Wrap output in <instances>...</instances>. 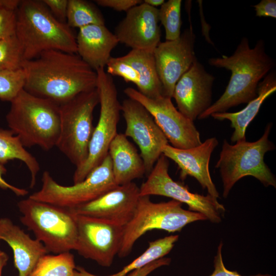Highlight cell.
Returning <instances> with one entry per match:
<instances>
[{"label":"cell","mask_w":276,"mask_h":276,"mask_svg":"<svg viewBox=\"0 0 276 276\" xmlns=\"http://www.w3.org/2000/svg\"><path fill=\"white\" fill-rule=\"evenodd\" d=\"M28 93L58 106L97 87V74L77 54L48 50L22 65Z\"/></svg>","instance_id":"6da1fadb"},{"label":"cell","mask_w":276,"mask_h":276,"mask_svg":"<svg viewBox=\"0 0 276 276\" xmlns=\"http://www.w3.org/2000/svg\"><path fill=\"white\" fill-rule=\"evenodd\" d=\"M211 66L231 71V77L223 94L204 112L199 120L215 113L226 112L231 107L248 103L257 96L260 81L274 66L275 62L266 52L264 42L259 39L254 48L247 37H243L233 54L230 56L208 59Z\"/></svg>","instance_id":"7a4b0ae2"},{"label":"cell","mask_w":276,"mask_h":276,"mask_svg":"<svg viewBox=\"0 0 276 276\" xmlns=\"http://www.w3.org/2000/svg\"><path fill=\"white\" fill-rule=\"evenodd\" d=\"M15 35L26 60L48 50L77 54L72 29L56 19L42 1L20 0L15 10Z\"/></svg>","instance_id":"3957f363"},{"label":"cell","mask_w":276,"mask_h":276,"mask_svg":"<svg viewBox=\"0 0 276 276\" xmlns=\"http://www.w3.org/2000/svg\"><path fill=\"white\" fill-rule=\"evenodd\" d=\"M10 103L7 123L25 147L38 146L49 151L56 147L60 132L59 106L24 88Z\"/></svg>","instance_id":"277c9868"},{"label":"cell","mask_w":276,"mask_h":276,"mask_svg":"<svg viewBox=\"0 0 276 276\" xmlns=\"http://www.w3.org/2000/svg\"><path fill=\"white\" fill-rule=\"evenodd\" d=\"M21 222L34 234L48 252L58 254L75 250L77 226L70 209L29 197L17 203Z\"/></svg>","instance_id":"5b68a950"},{"label":"cell","mask_w":276,"mask_h":276,"mask_svg":"<svg viewBox=\"0 0 276 276\" xmlns=\"http://www.w3.org/2000/svg\"><path fill=\"white\" fill-rule=\"evenodd\" d=\"M272 123L266 126L262 136L255 142L240 141L234 145L224 140L215 168L219 169L223 183V196L226 198L236 182L246 176L259 180L265 187H276L274 175L265 163L264 155L275 147L269 139Z\"/></svg>","instance_id":"8992f818"},{"label":"cell","mask_w":276,"mask_h":276,"mask_svg":"<svg viewBox=\"0 0 276 276\" xmlns=\"http://www.w3.org/2000/svg\"><path fill=\"white\" fill-rule=\"evenodd\" d=\"M206 220L200 213L183 209L182 203L177 201L155 203L149 196H140L131 219L124 226L118 255L120 258L128 256L137 240L148 231L180 232L190 223Z\"/></svg>","instance_id":"52a82bcc"},{"label":"cell","mask_w":276,"mask_h":276,"mask_svg":"<svg viewBox=\"0 0 276 276\" xmlns=\"http://www.w3.org/2000/svg\"><path fill=\"white\" fill-rule=\"evenodd\" d=\"M99 103L97 87L79 94L59 106L60 132L56 147L78 168L87 159L95 127L93 112Z\"/></svg>","instance_id":"ba28073f"},{"label":"cell","mask_w":276,"mask_h":276,"mask_svg":"<svg viewBox=\"0 0 276 276\" xmlns=\"http://www.w3.org/2000/svg\"><path fill=\"white\" fill-rule=\"evenodd\" d=\"M97 74V87L99 95L100 115L95 127L88 147L87 159L76 168L74 184L83 181L95 168L100 165L108 154L109 145L117 134V127L122 109L118 91L112 76L100 68Z\"/></svg>","instance_id":"9c48e42d"},{"label":"cell","mask_w":276,"mask_h":276,"mask_svg":"<svg viewBox=\"0 0 276 276\" xmlns=\"http://www.w3.org/2000/svg\"><path fill=\"white\" fill-rule=\"evenodd\" d=\"M41 182L40 189L29 198L69 209L93 201L117 186L109 154L80 182L70 186H62L47 171L43 173Z\"/></svg>","instance_id":"30bf717a"},{"label":"cell","mask_w":276,"mask_h":276,"mask_svg":"<svg viewBox=\"0 0 276 276\" xmlns=\"http://www.w3.org/2000/svg\"><path fill=\"white\" fill-rule=\"evenodd\" d=\"M168 158L162 154L147 179L140 187L141 196L158 195L186 204L190 211L200 213L213 223L221 221L225 209L217 198L190 192L187 186L174 181L169 175Z\"/></svg>","instance_id":"8fae6325"},{"label":"cell","mask_w":276,"mask_h":276,"mask_svg":"<svg viewBox=\"0 0 276 276\" xmlns=\"http://www.w3.org/2000/svg\"><path fill=\"white\" fill-rule=\"evenodd\" d=\"M124 93L128 98L145 107L172 146L185 149L198 146L202 143L193 121L175 107L171 98L163 95L149 98L132 87L125 88Z\"/></svg>","instance_id":"7c38bea8"},{"label":"cell","mask_w":276,"mask_h":276,"mask_svg":"<svg viewBox=\"0 0 276 276\" xmlns=\"http://www.w3.org/2000/svg\"><path fill=\"white\" fill-rule=\"evenodd\" d=\"M75 215L77 226L75 250L101 266H110L119 252L124 226L92 217Z\"/></svg>","instance_id":"4fadbf2b"},{"label":"cell","mask_w":276,"mask_h":276,"mask_svg":"<svg viewBox=\"0 0 276 276\" xmlns=\"http://www.w3.org/2000/svg\"><path fill=\"white\" fill-rule=\"evenodd\" d=\"M121 105L126 125L124 134L139 146L148 176L168 141L153 117L141 103L128 98Z\"/></svg>","instance_id":"5bb4252c"},{"label":"cell","mask_w":276,"mask_h":276,"mask_svg":"<svg viewBox=\"0 0 276 276\" xmlns=\"http://www.w3.org/2000/svg\"><path fill=\"white\" fill-rule=\"evenodd\" d=\"M195 39L191 26L177 39L160 42L153 51L163 96L172 98L177 82L197 60L194 51Z\"/></svg>","instance_id":"9a60e30c"},{"label":"cell","mask_w":276,"mask_h":276,"mask_svg":"<svg viewBox=\"0 0 276 276\" xmlns=\"http://www.w3.org/2000/svg\"><path fill=\"white\" fill-rule=\"evenodd\" d=\"M158 9L144 2L126 12V16L115 28L114 35L131 50L153 53L160 42Z\"/></svg>","instance_id":"2e32d148"},{"label":"cell","mask_w":276,"mask_h":276,"mask_svg":"<svg viewBox=\"0 0 276 276\" xmlns=\"http://www.w3.org/2000/svg\"><path fill=\"white\" fill-rule=\"evenodd\" d=\"M106 66L107 74L134 83L138 91L146 97L156 98L163 95L153 53L131 50L123 56L111 57Z\"/></svg>","instance_id":"e0dca14e"},{"label":"cell","mask_w":276,"mask_h":276,"mask_svg":"<svg viewBox=\"0 0 276 276\" xmlns=\"http://www.w3.org/2000/svg\"><path fill=\"white\" fill-rule=\"evenodd\" d=\"M140 196V188L132 181L117 186L96 199L70 210L75 214L125 226L131 219Z\"/></svg>","instance_id":"ac0fdd59"},{"label":"cell","mask_w":276,"mask_h":276,"mask_svg":"<svg viewBox=\"0 0 276 276\" xmlns=\"http://www.w3.org/2000/svg\"><path fill=\"white\" fill-rule=\"evenodd\" d=\"M215 77L197 59L177 82L172 98L178 111L194 122L212 104Z\"/></svg>","instance_id":"d6986e66"},{"label":"cell","mask_w":276,"mask_h":276,"mask_svg":"<svg viewBox=\"0 0 276 276\" xmlns=\"http://www.w3.org/2000/svg\"><path fill=\"white\" fill-rule=\"evenodd\" d=\"M218 145L216 137L206 139L200 145L189 149H178L169 144L165 146L163 154L173 160L180 169V178L194 177L208 194L218 198L219 193L210 175L209 163L211 154Z\"/></svg>","instance_id":"ffe728a7"},{"label":"cell","mask_w":276,"mask_h":276,"mask_svg":"<svg viewBox=\"0 0 276 276\" xmlns=\"http://www.w3.org/2000/svg\"><path fill=\"white\" fill-rule=\"evenodd\" d=\"M1 241L11 248L18 276H28L38 260L49 253L41 242L31 238L8 218H0Z\"/></svg>","instance_id":"44dd1931"},{"label":"cell","mask_w":276,"mask_h":276,"mask_svg":"<svg viewBox=\"0 0 276 276\" xmlns=\"http://www.w3.org/2000/svg\"><path fill=\"white\" fill-rule=\"evenodd\" d=\"M77 54L92 69L105 68L112 50L118 44L117 37L105 25H91L79 29Z\"/></svg>","instance_id":"7402d4cb"},{"label":"cell","mask_w":276,"mask_h":276,"mask_svg":"<svg viewBox=\"0 0 276 276\" xmlns=\"http://www.w3.org/2000/svg\"><path fill=\"white\" fill-rule=\"evenodd\" d=\"M108 154L117 186L132 182L146 174L143 159L124 133H117L109 145Z\"/></svg>","instance_id":"603a6c76"},{"label":"cell","mask_w":276,"mask_h":276,"mask_svg":"<svg viewBox=\"0 0 276 276\" xmlns=\"http://www.w3.org/2000/svg\"><path fill=\"white\" fill-rule=\"evenodd\" d=\"M276 90V75L275 71L269 73L259 83L257 97L248 102L246 106L236 112H218L211 115L215 119L229 120L234 131L231 136V141L237 143L245 141V133L247 126L258 114L264 100Z\"/></svg>","instance_id":"cb8c5ba5"},{"label":"cell","mask_w":276,"mask_h":276,"mask_svg":"<svg viewBox=\"0 0 276 276\" xmlns=\"http://www.w3.org/2000/svg\"><path fill=\"white\" fill-rule=\"evenodd\" d=\"M13 159L19 160L26 165L31 174L30 187L33 188L40 169L38 162L26 150L18 136L10 129L0 128V164L4 165Z\"/></svg>","instance_id":"d4e9b609"},{"label":"cell","mask_w":276,"mask_h":276,"mask_svg":"<svg viewBox=\"0 0 276 276\" xmlns=\"http://www.w3.org/2000/svg\"><path fill=\"white\" fill-rule=\"evenodd\" d=\"M76 267L74 256L70 251L47 254L38 260L28 276H74Z\"/></svg>","instance_id":"484cf974"},{"label":"cell","mask_w":276,"mask_h":276,"mask_svg":"<svg viewBox=\"0 0 276 276\" xmlns=\"http://www.w3.org/2000/svg\"><path fill=\"white\" fill-rule=\"evenodd\" d=\"M66 24L79 29L91 25H105V19L99 9L85 0H68Z\"/></svg>","instance_id":"4316f807"},{"label":"cell","mask_w":276,"mask_h":276,"mask_svg":"<svg viewBox=\"0 0 276 276\" xmlns=\"http://www.w3.org/2000/svg\"><path fill=\"white\" fill-rule=\"evenodd\" d=\"M178 238L179 236L175 235L149 242L147 249L121 270L115 273L116 276H125L135 269L164 258L172 249Z\"/></svg>","instance_id":"83f0119b"},{"label":"cell","mask_w":276,"mask_h":276,"mask_svg":"<svg viewBox=\"0 0 276 276\" xmlns=\"http://www.w3.org/2000/svg\"><path fill=\"white\" fill-rule=\"evenodd\" d=\"M181 0H169L158 9L159 20L165 28L167 41L175 40L181 34Z\"/></svg>","instance_id":"f1b7e54d"},{"label":"cell","mask_w":276,"mask_h":276,"mask_svg":"<svg viewBox=\"0 0 276 276\" xmlns=\"http://www.w3.org/2000/svg\"><path fill=\"white\" fill-rule=\"evenodd\" d=\"M21 45L16 35L0 40V70L22 69L25 61Z\"/></svg>","instance_id":"f546056e"},{"label":"cell","mask_w":276,"mask_h":276,"mask_svg":"<svg viewBox=\"0 0 276 276\" xmlns=\"http://www.w3.org/2000/svg\"><path fill=\"white\" fill-rule=\"evenodd\" d=\"M25 75L23 69L0 70V100L11 102L24 88Z\"/></svg>","instance_id":"4dcf8cb0"},{"label":"cell","mask_w":276,"mask_h":276,"mask_svg":"<svg viewBox=\"0 0 276 276\" xmlns=\"http://www.w3.org/2000/svg\"><path fill=\"white\" fill-rule=\"evenodd\" d=\"M16 9L0 7V40L15 35Z\"/></svg>","instance_id":"1f68e13d"},{"label":"cell","mask_w":276,"mask_h":276,"mask_svg":"<svg viewBox=\"0 0 276 276\" xmlns=\"http://www.w3.org/2000/svg\"><path fill=\"white\" fill-rule=\"evenodd\" d=\"M223 243L220 242L217 250V254L214 257V270L210 276H244L239 273L237 271H231L227 269L223 263L222 256V248ZM249 276H274L269 274H258Z\"/></svg>","instance_id":"d6a6232c"},{"label":"cell","mask_w":276,"mask_h":276,"mask_svg":"<svg viewBox=\"0 0 276 276\" xmlns=\"http://www.w3.org/2000/svg\"><path fill=\"white\" fill-rule=\"evenodd\" d=\"M42 2L56 19L66 24L68 0H42Z\"/></svg>","instance_id":"836d02e7"},{"label":"cell","mask_w":276,"mask_h":276,"mask_svg":"<svg viewBox=\"0 0 276 276\" xmlns=\"http://www.w3.org/2000/svg\"><path fill=\"white\" fill-rule=\"evenodd\" d=\"M99 6L113 9L117 11L127 12L132 7L143 2L141 0H96Z\"/></svg>","instance_id":"e575fe53"},{"label":"cell","mask_w":276,"mask_h":276,"mask_svg":"<svg viewBox=\"0 0 276 276\" xmlns=\"http://www.w3.org/2000/svg\"><path fill=\"white\" fill-rule=\"evenodd\" d=\"M170 258H163L147 265L139 268L135 269L125 276H148L151 272L156 269L163 266L169 265L171 263Z\"/></svg>","instance_id":"d590c367"},{"label":"cell","mask_w":276,"mask_h":276,"mask_svg":"<svg viewBox=\"0 0 276 276\" xmlns=\"http://www.w3.org/2000/svg\"><path fill=\"white\" fill-rule=\"evenodd\" d=\"M252 7L255 8L257 16L276 18L275 0H262Z\"/></svg>","instance_id":"8d00e7d4"},{"label":"cell","mask_w":276,"mask_h":276,"mask_svg":"<svg viewBox=\"0 0 276 276\" xmlns=\"http://www.w3.org/2000/svg\"><path fill=\"white\" fill-rule=\"evenodd\" d=\"M7 172V169L0 164V188L4 190H10L18 196H24L28 194V191L25 189L17 188L7 182L3 178Z\"/></svg>","instance_id":"74e56055"},{"label":"cell","mask_w":276,"mask_h":276,"mask_svg":"<svg viewBox=\"0 0 276 276\" xmlns=\"http://www.w3.org/2000/svg\"><path fill=\"white\" fill-rule=\"evenodd\" d=\"M74 276H99L95 275L87 271L85 268L81 266H76L74 272ZM107 276H116V274Z\"/></svg>","instance_id":"f35d334b"},{"label":"cell","mask_w":276,"mask_h":276,"mask_svg":"<svg viewBox=\"0 0 276 276\" xmlns=\"http://www.w3.org/2000/svg\"><path fill=\"white\" fill-rule=\"evenodd\" d=\"M20 0H0V7H7L16 9Z\"/></svg>","instance_id":"ab89813d"},{"label":"cell","mask_w":276,"mask_h":276,"mask_svg":"<svg viewBox=\"0 0 276 276\" xmlns=\"http://www.w3.org/2000/svg\"><path fill=\"white\" fill-rule=\"evenodd\" d=\"M9 260L8 254L5 251L0 250V276H2V271L4 267L7 265Z\"/></svg>","instance_id":"60d3db41"},{"label":"cell","mask_w":276,"mask_h":276,"mask_svg":"<svg viewBox=\"0 0 276 276\" xmlns=\"http://www.w3.org/2000/svg\"><path fill=\"white\" fill-rule=\"evenodd\" d=\"M164 0H144L143 2L146 4L156 8L158 6H161L165 2Z\"/></svg>","instance_id":"b9f144b4"}]
</instances>
